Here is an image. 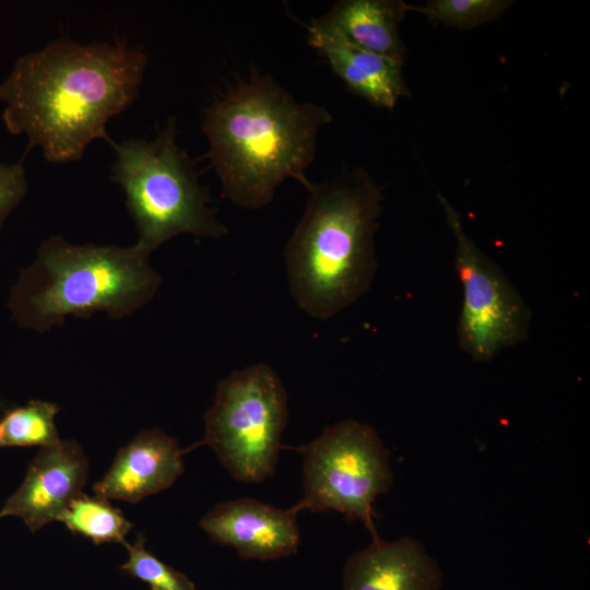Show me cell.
<instances>
[{
  "instance_id": "6da1fadb",
  "label": "cell",
  "mask_w": 590,
  "mask_h": 590,
  "mask_svg": "<svg viewBox=\"0 0 590 590\" xmlns=\"http://www.w3.org/2000/svg\"><path fill=\"white\" fill-rule=\"evenodd\" d=\"M148 57L123 42L83 45L67 38L20 57L0 84L2 119L50 163L79 161L107 123L138 97Z\"/></svg>"
},
{
  "instance_id": "7a4b0ae2",
  "label": "cell",
  "mask_w": 590,
  "mask_h": 590,
  "mask_svg": "<svg viewBox=\"0 0 590 590\" xmlns=\"http://www.w3.org/2000/svg\"><path fill=\"white\" fill-rule=\"evenodd\" d=\"M332 119L314 103H299L271 75L253 72L206 109L202 130L224 196L243 209L269 204L292 178L307 190L320 128Z\"/></svg>"
},
{
  "instance_id": "3957f363",
  "label": "cell",
  "mask_w": 590,
  "mask_h": 590,
  "mask_svg": "<svg viewBox=\"0 0 590 590\" xmlns=\"http://www.w3.org/2000/svg\"><path fill=\"white\" fill-rule=\"evenodd\" d=\"M308 193L284 251L287 282L302 310L327 320L373 284L382 194L363 170L312 182Z\"/></svg>"
},
{
  "instance_id": "277c9868",
  "label": "cell",
  "mask_w": 590,
  "mask_h": 590,
  "mask_svg": "<svg viewBox=\"0 0 590 590\" xmlns=\"http://www.w3.org/2000/svg\"><path fill=\"white\" fill-rule=\"evenodd\" d=\"M149 258L138 244L74 245L51 236L20 271L8 307L21 328L37 332L63 324L69 316L106 312L120 320L149 303L160 286Z\"/></svg>"
},
{
  "instance_id": "5b68a950",
  "label": "cell",
  "mask_w": 590,
  "mask_h": 590,
  "mask_svg": "<svg viewBox=\"0 0 590 590\" xmlns=\"http://www.w3.org/2000/svg\"><path fill=\"white\" fill-rule=\"evenodd\" d=\"M110 144L113 180L125 192L140 247L151 253L179 234L209 238L227 234L210 206L209 189L200 184L193 163L176 142L175 119L152 140Z\"/></svg>"
},
{
  "instance_id": "8992f818",
  "label": "cell",
  "mask_w": 590,
  "mask_h": 590,
  "mask_svg": "<svg viewBox=\"0 0 590 590\" xmlns=\"http://www.w3.org/2000/svg\"><path fill=\"white\" fill-rule=\"evenodd\" d=\"M287 422V393L267 364L231 373L220 380L204 414V439L237 481L272 476Z\"/></svg>"
},
{
  "instance_id": "52a82bcc",
  "label": "cell",
  "mask_w": 590,
  "mask_h": 590,
  "mask_svg": "<svg viewBox=\"0 0 590 590\" xmlns=\"http://www.w3.org/2000/svg\"><path fill=\"white\" fill-rule=\"evenodd\" d=\"M303 456V497L298 512L334 510L361 520L374 538V503L393 482L389 450L368 424L347 418L311 442L294 448Z\"/></svg>"
},
{
  "instance_id": "ba28073f",
  "label": "cell",
  "mask_w": 590,
  "mask_h": 590,
  "mask_svg": "<svg viewBox=\"0 0 590 590\" xmlns=\"http://www.w3.org/2000/svg\"><path fill=\"white\" fill-rule=\"evenodd\" d=\"M437 198L455 239V268L462 287L459 345L473 362L492 361L528 338L531 311L502 268L465 232L460 213Z\"/></svg>"
},
{
  "instance_id": "9c48e42d",
  "label": "cell",
  "mask_w": 590,
  "mask_h": 590,
  "mask_svg": "<svg viewBox=\"0 0 590 590\" xmlns=\"http://www.w3.org/2000/svg\"><path fill=\"white\" fill-rule=\"evenodd\" d=\"M88 463L73 440L40 448L28 465L19 488L0 509V519L17 517L32 532L58 520L70 503L82 494Z\"/></svg>"
},
{
  "instance_id": "30bf717a",
  "label": "cell",
  "mask_w": 590,
  "mask_h": 590,
  "mask_svg": "<svg viewBox=\"0 0 590 590\" xmlns=\"http://www.w3.org/2000/svg\"><path fill=\"white\" fill-rule=\"evenodd\" d=\"M296 516L293 507L280 509L243 497L213 507L200 527L214 542L234 547L244 559H275L298 548Z\"/></svg>"
},
{
  "instance_id": "8fae6325",
  "label": "cell",
  "mask_w": 590,
  "mask_h": 590,
  "mask_svg": "<svg viewBox=\"0 0 590 590\" xmlns=\"http://www.w3.org/2000/svg\"><path fill=\"white\" fill-rule=\"evenodd\" d=\"M342 585V590H440L444 575L418 540L377 536L349 557Z\"/></svg>"
},
{
  "instance_id": "7c38bea8",
  "label": "cell",
  "mask_w": 590,
  "mask_h": 590,
  "mask_svg": "<svg viewBox=\"0 0 590 590\" xmlns=\"http://www.w3.org/2000/svg\"><path fill=\"white\" fill-rule=\"evenodd\" d=\"M177 440L146 429L121 447L105 475L94 484L96 496L137 503L168 488L184 472Z\"/></svg>"
},
{
  "instance_id": "4fadbf2b",
  "label": "cell",
  "mask_w": 590,
  "mask_h": 590,
  "mask_svg": "<svg viewBox=\"0 0 590 590\" xmlns=\"http://www.w3.org/2000/svg\"><path fill=\"white\" fill-rule=\"evenodd\" d=\"M308 42L350 91L371 104L391 109L409 94L403 61L363 49L315 21L308 26Z\"/></svg>"
},
{
  "instance_id": "5bb4252c",
  "label": "cell",
  "mask_w": 590,
  "mask_h": 590,
  "mask_svg": "<svg viewBox=\"0 0 590 590\" xmlns=\"http://www.w3.org/2000/svg\"><path fill=\"white\" fill-rule=\"evenodd\" d=\"M408 7L399 0H342L314 21L363 49L403 61L398 25Z\"/></svg>"
},
{
  "instance_id": "9a60e30c",
  "label": "cell",
  "mask_w": 590,
  "mask_h": 590,
  "mask_svg": "<svg viewBox=\"0 0 590 590\" xmlns=\"http://www.w3.org/2000/svg\"><path fill=\"white\" fill-rule=\"evenodd\" d=\"M61 521L71 532L81 534L95 544L122 543L132 523L120 509L108 499L81 494L75 497L60 515Z\"/></svg>"
},
{
  "instance_id": "2e32d148",
  "label": "cell",
  "mask_w": 590,
  "mask_h": 590,
  "mask_svg": "<svg viewBox=\"0 0 590 590\" xmlns=\"http://www.w3.org/2000/svg\"><path fill=\"white\" fill-rule=\"evenodd\" d=\"M56 403L31 400L7 410L0 420V447L51 446L60 440L55 423Z\"/></svg>"
},
{
  "instance_id": "e0dca14e",
  "label": "cell",
  "mask_w": 590,
  "mask_h": 590,
  "mask_svg": "<svg viewBox=\"0 0 590 590\" xmlns=\"http://www.w3.org/2000/svg\"><path fill=\"white\" fill-rule=\"evenodd\" d=\"M515 2L509 0H430L423 7H408L418 11L435 24L460 30L473 28L498 19Z\"/></svg>"
},
{
  "instance_id": "ac0fdd59",
  "label": "cell",
  "mask_w": 590,
  "mask_h": 590,
  "mask_svg": "<svg viewBox=\"0 0 590 590\" xmlns=\"http://www.w3.org/2000/svg\"><path fill=\"white\" fill-rule=\"evenodd\" d=\"M144 542V539L139 536L133 544H125L128 548V560L121 567L123 570L149 583L151 590H196L185 575L148 552Z\"/></svg>"
},
{
  "instance_id": "d6986e66",
  "label": "cell",
  "mask_w": 590,
  "mask_h": 590,
  "mask_svg": "<svg viewBox=\"0 0 590 590\" xmlns=\"http://www.w3.org/2000/svg\"><path fill=\"white\" fill-rule=\"evenodd\" d=\"M27 191L25 169L21 163H0V229Z\"/></svg>"
},
{
  "instance_id": "ffe728a7",
  "label": "cell",
  "mask_w": 590,
  "mask_h": 590,
  "mask_svg": "<svg viewBox=\"0 0 590 590\" xmlns=\"http://www.w3.org/2000/svg\"><path fill=\"white\" fill-rule=\"evenodd\" d=\"M0 435H1V428H0Z\"/></svg>"
}]
</instances>
